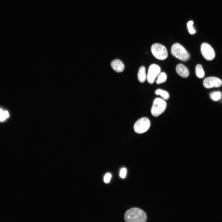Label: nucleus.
<instances>
[{"instance_id":"obj_1","label":"nucleus","mask_w":222,"mask_h":222,"mask_svg":"<svg viewBox=\"0 0 222 222\" xmlns=\"http://www.w3.org/2000/svg\"><path fill=\"white\" fill-rule=\"evenodd\" d=\"M126 222H145L147 216L145 212L138 208H133L127 210L124 215Z\"/></svg>"},{"instance_id":"obj_2","label":"nucleus","mask_w":222,"mask_h":222,"mask_svg":"<svg viewBox=\"0 0 222 222\" xmlns=\"http://www.w3.org/2000/svg\"><path fill=\"white\" fill-rule=\"evenodd\" d=\"M172 55L177 58L183 61H187L190 58L188 53L180 44L176 43L171 47Z\"/></svg>"},{"instance_id":"obj_3","label":"nucleus","mask_w":222,"mask_h":222,"mask_svg":"<svg viewBox=\"0 0 222 222\" xmlns=\"http://www.w3.org/2000/svg\"><path fill=\"white\" fill-rule=\"evenodd\" d=\"M151 52L154 56L157 59L163 60L168 56V52L166 47L158 43L154 44L151 48Z\"/></svg>"},{"instance_id":"obj_4","label":"nucleus","mask_w":222,"mask_h":222,"mask_svg":"<svg viewBox=\"0 0 222 222\" xmlns=\"http://www.w3.org/2000/svg\"><path fill=\"white\" fill-rule=\"evenodd\" d=\"M166 103L165 101L160 98L155 99L153 102L151 112L153 116L158 117L165 110Z\"/></svg>"},{"instance_id":"obj_5","label":"nucleus","mask_w":222,"mask_h":222,"mask_svg":"<svg viewBox=\"0 0 222 222\" xmlns=\"http://www.w3.org/2000/svg\"><path fill=\"white\" fill-rule=\"evenodd\" d=\"M150 125V121L148 118L146 117H142L135 122L134 125V129L137 133H143L149 129Z\"/></svg>"},{"instance_id":"obj_6","label":"nucleus","mask_w":222,"mask_h":222,"mask_svg":"<svg viewBox=\"0 0 222 222\" xmlns=\"http://www.w3.org/2000/svg\"><path fill=\"white\" fill-rule=\"evenodd\" d=\"M201 52L203 57L208 60H212L215 57V53L214 49L207 43H203L201 44Z\"/></svg>"},{"instance_id":"obj_7","label":"nucleus","mask_w":222,"mask_h":222,"mask_svg":"<svg viewBox=\"0 0 222 222\" xmlns=\"http://www.w3.org/2000/svg\"><path fill=\"white\" fill-rule=\"evenodd\" d=\"M160 68L158 65L152 64L149 67L147 76L148 82L150 84H153L156 77L160 72Z\"/></svg>"},{"instance_id":"obj_8","label":"nucleus","mask_w":222,"mask_h":222,"mask_svg":"<svg viewBox=\"0 0 222 222\" xmlns=\"http://www.w3.org/2000/svg\"><path fill=\"white\" fill-rule=\"evenodd\" d=\"M204 86L207 88L220 87L222 84L220 79L215 77H209L205 78L203 81Z\"/></svg>"},{"instance_id":"obj_9","label":"nucleus","mask_w":222,"mask_h":222,"mask_svg":"<svg viewBox=\"0 0 222 222\" xmlns=\"http://www.w3.org/2000/svg\"><path fill=\"white\" fill-rule=\"evenodd\" d=\"M111 65L113 69L117 72H123L125 68L124 64L119 59H116L112 61Z\"/></svg>"},{"instance_id":"obj_10","label":"nucleus","mask_w":222,"mask_h":222,"mask_svg":"<svg viewBox=\"0 0 222 222\" xmlns=\"http://www.w3.org/2000/svg\"><path fill=\"white\" fill-rule=\"evenodd\" d=\"M176 70L177 73L183 77H187L189 75L188 69L183 64H179L177 65L176 67Z\"/></svg>"},{"instance_id":"obj_11","label":"nucleus","mask_w":222,"mask_h":222,"mask_svg":"<svg viewBox=\"0 0 222 222\" xmlns=\"http://www.w3.org/2000/svg\"><path fill=\"white\" fill-rule=\"evenodd\" d=\"M146 77L145 68L143 66H141L139 69L138 74V80L140 82L143 83L145 81Z\"/></svg>"},{"instance_id":"obj_12","label":"nucleus","mask_w":222,"mask_h":222,"mask_svg":"<svg viewBox=\"0 0 222 222\" xmlns=\"http://www.w3.org/2000/svg\"><path fill=\"white\" fill-rule=\"evenodd\" d=\"M195 73L198 77L202 78L204 77V72L201 65L198 64L196 66Z\"/></svg>"},{"instance_id":"obj_13","label":"nucleus","mask_w":222,"mask_h":222,"mask_svg":"<svg viewBox=\"0 0 222 222\" xmlns=\"http://www.w3.org/2000/svg\"><path fill=\"white\" fill-rule=\"evenodd\" d=\"M155 94L157 95H159L164 100H167L169 97L168 93L165 90L160 89H158L155 92Z\"/></svg>"},{"instance_id":"obj_14","label":"nucleus","mask_w":222,"mask_h":222,"mask_svg":"<svg viewBox=\"0 0 222 222\" xmlns=\"http://www.w3.org/2000/svg\"><path fill=\"white\" fill-rule=\"evenodd\" d=\"M209 96L212 100L214 101H217L220 99L222 93L219 91H214L210 93Z\"/></svg>"},{"instance_id":"obj_15","label":"nucleus","mask_w":222,"mask_h":222,"mask_svg":"<svg viewBox=\"0 0 222 222\" xmlns=\"http://www.w3.org/2000/svg\"><path fill=\"white\" fill-rule=\"evenodd\" d=\"M156 83L159 84L166 81L167 79V76L164 72H160L157 76Z\"/></svg>"},{"instance_id":"obj_16","label":"nucleus","mask_w":222,"mask_h":222,"mask_svg":"<svg viewBox=\"0 0 222 222\" xmlns=\"http://www.w3.org/2000/svg\"><path fill=\"white\" fill-rule=\"evenodd\" d=\"M9 116V114L7 111H3L0 109V121H3Z\"/></svg>"},{"instance_id":"obj_17","label":"nucleus","mask_w":222,"mask_h":222,"mask_svg":"<svg viewBox=\"0 0 222 222\" xmlns=\"http://www.w3.org/2000/svg\"><path fill=\"white\" fill-rule=\"evenodd\" d=\"M193 22L192 21H189L187 24V27L189 32L191 34H194L195 31L193 27Z\"/></svg>"},{"instance_id":"obj_18","label":"nucleus","mask_w":222,"mask_h":222,"mask_svg":"<svg viewBox=\"0 0 222 222\" xmlns=\"http://www.w3.org/2000/svg\"><path fill=\"white\" fill-rule=\"evenodd\" d=\"M111 177V175L109 173H107L104 177V181L105 183L109 182Z\"/></svg>"},{"instance_id":"obj_19","label":"nucleus","mask_w":222,"mask_h":222,"mask_svg":"<svg viewBox=\"0 0 222 222\" xmlns=\"http://www.w3.org/2000/svg\"><path fill=\"white\" fill-rule=\"evenodd\" d=\"M126 174V169L125 168H122L120 172V177L122 178H124L125 177Z\"/></svg>"}]
</instances>
